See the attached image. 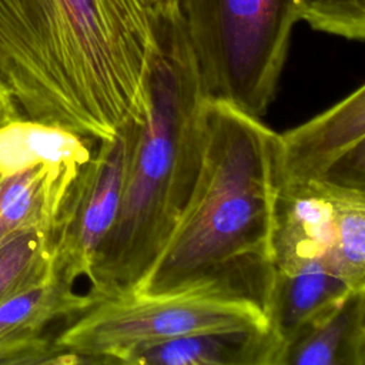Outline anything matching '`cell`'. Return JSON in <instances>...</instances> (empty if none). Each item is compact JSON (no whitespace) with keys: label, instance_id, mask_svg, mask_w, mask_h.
<instances>
[{"label":"cell","instance_id":"obj_1","mask_svg":"<svg viewBox=\"0 0 365 365\" xmlns=\"http://www.w3.org/2000/svg\"><path fill=\"white\" fill-rule=\"evenodd\" d=\"M140 0H0V81L20 114L97 141L144 117Z\"/></svg>","mask_w":365,"mask_h":365},{"label":"cell","instance_id":"obj_2","mask_svg":"<svg viewBox=\"0 0 365 365\" xmlns=\"http://www.w3.org/2000/svg\"><path fill=\"white\" fill-rule=\"evenodd\" d=\"M278 133L261 118L207 100L201 167L190 201L134 292L214 291L267 315Z\"/></svg>","mask_w":365,"mask_h":365},{"label":"cell","instance_id":"obj_3","mask_svg":"<svg viewBox=\"0 0 365 365\" xmlns=\"http://www.w3.org/2000/svg\"><path fill=\"white\" fill-rule=\"evenodd\" d=\"M147 16L144 120L117 218L87 277L94 302L135 289L185 210L201 167L205 96L181 10Z\"/></svg>","mask_w":365,"mask_h":365},{"label":"cell","instance_id":"obj_4","mask_svg":"<svg viewBox=\"0 0 365 365\" xmlns=\"http://www.w3.org/2000/svg\"><path fill=\"white\" fill-rule=\"evenodd\" d=\"M207 100L262 118L274 100L299 0H180Z\"/></svg>","mask_w":365,"mask_h":365},{"label":"cell","instance_id":"obj_5","mask_svg":"<svg viewBox=\"0 0 365 365\" xmlns=\"http://www.w3.org/2000/svg\"><path fill=\"white\" fill-rule=\"evenodd\" d=\"M269 327L254 302L214 291L128 292L93 302L61 325L54 345L84 364H117L128 349L204 331Z\"/></svg>","mask_w":365,"mask_h":365},{"label":"cell","instance_id":"obj_6","mask_svg":"<svg viewBox=\"0 0 365 365\" xmlns=\"http://www.w3.org/2000/svg\"><path fill=\"white\" fill-rule=\"evenodd\" d=\"M143 120L131 118L97 141L63 202L53 231V272L71 284L88 277L117 218Z\"/></svg>","mask_w":365,"mask_h":365},{"label":"cell","instance_id":"obj_7","mask_svg":"<svg viewBox=\"0 0 365 365\" xmlns=\"http://www.w3.org/2000/svg\"><path fill=\"white\" fill-rule=\"evenodd\" d=\"M278 185L365 192V86L278 134Z\"/></svg>","mask_w":365,"mask_h":365},{"label":"cell","instance_id":"obj_8","mask_svg":"<svg viewBox=\"0 0 365 365\" xmlns=\"http://www.w3.org/2000/svg\"><path fill=\"white\" fill-rule=\"evenodd\" d=\"M94 301L53 272L0 304V364H58L60 354L47 331L63 325Z\"/></svg>","mask_w":365,"mask_h":365},{"label":"cell","instance_id":"obj_9","mask_svg":"<svg viewBox=\"0 0 365 365\" xmlns=\"http://www.w3.org/2000/svg\"><path fill=\"white\" fill-rule=\"evenodd\" d=\"M334 192L314 185H278L271 255L274 269L322 261L335 240Z\"/></svg>","mask_w":365,"mask_h":365},{"label":"cell","instance_id":"obj_10","mask_svg":"<svg viewBox=\"0 0 365 365\" xmlns=\"http://www.w3.org/2000/svg\"><path fill=\"white\" fill-rule=\"evenodd\" d=\"M279 344L269 327L204 331L125 351L127 365H277Z\"/></svg>","mask_w":365,"mask_h":365},{"label":"cell","instance_id":"obj_11","mask_svg":"<svg viewBox=\"0 0 365 365\" xmlns=\"http://www.w3.org/2000/svg\"><path fill=\"white\" fill-rule=\"evenodd\" d=\"M277 365H365V288H351L297 334Z\"/></svg>","mask_w":365,"mask_h":365},{"label":"cell","instance_id":"obj_12","mask_svg":"<svg viewBox=\"0 0 365 365\" xmlns=\"http://www.w3.org/2000/svg\"><path fill=\"white\" fill-rule=\"evenodd\" d=\"M84 165L37 164L0 174V241L24 230L53 232L68 190Z\"/></svg>","mask_w":365,"mask_h":365},{"label":"cell","instance_id":"obj_13","mask_svg":"<svg viewBox=\"0 0 365 365\" xmlns=\"http://www.w3.org/2000/svg\"><path fill=\"white\" fill-rule=\"evenodd\" d=\"M349 289L351 287L331 272L322 261H312L292 269H274L267 319L279 344V352Z\"/></svg>","mask_w":365,"mask_h":365},{"label":"cell","instance_id":"obj_14","mask_svg":"<svg viewBox=\"0 0 365 365\" xmlns=\"http://www.w3.org/2000/svg\"><path fill=\"white\" fill-rule=\"evenodd\" d=\"M97 140L20 117L0 128V174L37 164L84 165Z\"/></svg>","mask_w":365,"mask_h":365},{"label":"cell","instance_id":"obj_15","mask_svg":"<svg viewBox=\"0 0 365 365\" xmlns=\"http://www.w3.org/2000/svg\"><path fill=\"white\" fill-rule=\"evenodd\" d=\"M335 240L322 259L351 288H365V192H334Z\"/></svg>","mask_w":365,"mask_h":365},{"label":"cell","instance_id":"obj_16","mask_svg":"<svg viewBox=\"0 0 365 365\" xmlns=\"http://www.w3.org/2000/svg\"><path fill=\"white\" fill-rule=\"evenodd\" d=\"M53 269V232L24 230L0 241V304L44 281Z\"/></svg>","mask_w":365,"mask_h":365},{"label":"cell","instance_id":"obj_17","mask_svg":"<svg viewBox=\"0 0 365 365\" xmlns=\"http://www.w3.org/2000/svg\"><path fill=\"white\" fill-rule=\"evenodd\" d=\"M299 20L317 31L362 41L365 0H299Z\"/></svg>","mask_w":365,"mask_h":365},{"label":"cell","instance_id":"obj_18","mask_svg":"<svg viewBox=\"0 0 365 365\" xmlns=\"http://www.w3.org/2000/svg\"><path fill=\"white\" fill-rule=\"evenodd\" d=\"M20 117L23 115L20 114L11 94L0 81V128L13 123Z\"/></svg>","mask_w":365,"mask_h":365},{"label":"cell","instance_id":"obj_19","mask_svg":"<svg viewBox=\"0 0 365 365\" xmlns=\"http://www.w3.org/2000/svg\"><path fill=\"white\" fill-rule=\"evenodd\" d=\"M143 7L147 10H158V9H173L180 7V0H140Z\"/></svg>","mask_w":365,"mask_h":365}]
</instances>
